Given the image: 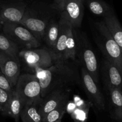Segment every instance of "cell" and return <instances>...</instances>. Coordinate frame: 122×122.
<instances>
[{"label":"cell","mask_w":122,"mask_h":122,"mask_svg":"<svg viewBox=\"0 0 122 122\" xmlns=\"http://www.w3.org/2000/svg\"><path fill=\"white\" fill-rule=\"evenodd\" d=\"M34 74L40 83L42 98L55 90L81 83L77 66L70 61L55 62L48 68L36 70Z\"/></svg>","instance_id":"cell-1"},{"label":"cell","mask_w":122,"mask_h":122,"mask_svg":"<svg viewBox=\"0 0 122 122\" xmlns=\"http://www.w3.org/2000/svg\"><path fill=\"white\" fill-rule=\"evenodd\" d=\"M56 13L53 3L36 2L28 4L20 24L29 29L41 41L43 40L46 28Z\"/></svg>","instance_id":"cell-2"},{"label":"cell","mask_w":122,"mask_h":122,"mask_svg":"<svg viewBox=\"0 0 122 122\" xmlns=\"http://www.w3.org/2000/svg\"><path fill=\"white\" fill-rule=\"evenodd\" d=\"M76 62L81 65L98 84L99 80V65L87 37L83 32L76 30Z\"/></svg>","instance_id":"cell-3"},{"label":"cell","mask_w":122,"mask_h":122,"mask_svg":"<svg viewBox=\"0 0 122 122\" xmlns=\"http://www.w3.org/2000/svg\"><path fill=\"white\" fill-rule=\"evenodd\" d=\"M97 31V43L105 59L114 64L122 72V51L115 41L104 20L95 23Z\"/></svg>","instance_id":"cell-4"},{"label":"cell","mask_w":122,"mask_h":122,"mask_svg":"<svg viewBox=\"0 0 122 122\" xmlns=\"http://www.w3.org/2000/svg\"><path fill=\"white\" fill-rule=\"evenodd\" d=\"M3 33L19 49H30L39 47L41 43L33 34L22 25L18 23L3 22L1 25Z\"/></svg>","instance_id":"cell-5"},{"label":"cell","mask_w":122,"mask_h":122,"mask_svg":"<svg viewBox=\"0 0 122 122\" xmlns=\"http://www.w3.org/2000/svg\"><path fill=\"white\" fill-rule=\"evenodd\" d=\"M19 58L31 74L36 70L48 68L54 64L51 53L47 48L22 49L19 53Z\"/></svg>","instance_id":"cell-6"},{"label":"cell","mask_w":122,"mask_h":122,"mask_svg":"<svg viewBox=\"0 0 122 122\" xmlns=\"http://www.w3.org/2000/svg\"><path fill=\"white\" fill-rule=\"evenodd\" d=\"M53 4L61 18L70 22L74 28L80 26L84 16L83 0H53Z\"/></svg>","instance_id":"cell-7"},{"label":"cell","mask_w":122,"mask_h":122,"mask_svg":"<svg viewBox=\"0 0 122 122\" xmlns=\"http://www.w3.org/2000/svg\"><path fill=\"white\" fill-rule=\"evenodd\" d=\"M15 89L23 105L42 98L40 83L34 74L25 73L20 75Z\"/></svg>","instance_id":"cell-8"},{"label":"cell","mask_w":122,"mask_h":122,"mask_svg":"<svg viewBox=\"0 0 122 122\" xmlns=\"http://www.w3.org/2000/svg\"><path fill=\"white\" fill-rule=\"evenodd\" d=\"M80 76L81 83L91 104L99 111L105 110V98L98 84L83 68H81Z\"/></svg>","instance_id":"cell-9"},{"label":"cell","mask_w":122,"mask_h":122,"mask_svg":"<svg viewBox=\"0 0 122 122\" xmlns=\"http://www.w3.org/2000/svg\"><path fill=\"white\" fill-rule=\"evenodd\" d=\"M27 5L26 1H0V22L20 23Z\"/></svg>","instance_id":"cell-10"},{"label":"cell","mask_w":122,"mask_h":122,"mask_svg":"<svg viewBox=\"0 0 122 122\" xmlns=\"http://www.w3.org/2000/svg\"><path fill=\"white\" fill-rule=\"evenodd\" d=\"M21 62L19 57H13L0 51V70L7 78L13 89L20 75Z\"/></svg>","instance_id":"cell-11"},{"label":"cell","mask_w":122,"mask_h":122,"mask_svg":"<svg viewBox=\"0 0 122 122\" xmlns=\"http://www.w3.org/2000/svg\"><path fill=\"white\" fill-rule=\"evenodd\" d=\"M72 25L62 18L59 19V32L53 49L50 51L54 63L65 62V53L69 30Z\"/></svg>","instance_id":"cell-12"},{"label":"cell","mask_w":122,"mask_h":122,"mask_svg":"<svg viewBox=\"0 0 122 122\" xmlns=\"http://www.w3.org/2000/svg\"><path fill=\"white\" fill-rule=\"evenodd\" d=\"M104 81L108 88H122V72L112 63L104 59L102 66Z\"/></svg>","instance_id":"cell-13"},{"label":"cell","mask_w":122,"mask_h":122,"mask_svg":"<svg viewBox=\"0 0 122 122\" xmlns=\"http://www.w3.org/2000/svg\"><path fill=\"white\" fill-rule=\"evenodd\" d=\"M69 92L66 88L59 89L51 92V93L43 98L40 105V112L42 117L56 108L62 102L68 98Z\"/></svg>","instance_id":"cell-14"},{"label":"cell","mask_w":122,"mask_h":122,"mask_svg":"<svg viewBox=\"0 0 122 122\" xmlns=\"http://www.w3.org/2000/svg\"><path fill=\"white\" fill-rule=\"evenodd\" d=\"M42 101L43 98L23 105L20 113L22 122H43V117L40 112Z\"/></svg>","instance_id":"cell-15"},{"label":"cell","mask_w":122,"mask_h":122,"mask_svg":"<svg viewBox=\"0 0 122 122\" xmlns=\"http://www.w3.org/2000/svg\"><path fill=\"white\" fill-rule=\"evenodd\" d=\"M111 107V116L113 119L120 122L122 120V91L116 87L108 88Z\"/></svg>","instance_id":"cell-16"},{"label":"cell","mask_w":122,"mask_h":122,"mask_svg":"<svg viewBox=\"0 0 122 122\" xmlns=\"http://www.w3.org/2000/svg\"><path fill=\"white\" fill-rule=\"evenodd\" d=\"M23 106V103L18 93L14 88L11 92L10 100L3 114L13 118L15 120V122H19Z\"/></svg>","instance_id":"cell-17"},{"label":"cell","mask_w":122,"mask_h":122,"mask_svg":"<svg viewBox=\"0 0 122 122\" xmlns=\"http://www.w3.org/2000/svg\"><path fill=\"white\" fill-rule=\"evenodd\" d=\"M104 22L115 41L119 46L122 51V26L114 11L104 17Z\"/></svg>","instance_id":"cell-18"},{"label":"cell","mask_w":122,"mask_h":122,"mask_svg":"<svg viewBox=\"0 0 122 122\" xmlns=\"http://www.w3.org/2000/svg\"><path fill=\"white\" fill-rule=\"evenodd\" d=\"M59 32V20L54 17L50 20L46 28L43 36V40L44 41L47 45V49L50 51L53 49Z\"/></svg>","instance_id":"cell-19"},{"label":"cell","mask_w":122,"mask_h":122,"mask_svg":"<svg viewBox=\"0 0 122 122\" xmlns=\"http://www.w3.org/2000/svg\"><path fill=\"white\" fill-rule=\"evenodd\" d=\"M86 4L93 15L104 17L112 12V8L102 0H86Z\"/></svg>","instance_id":"cell-20"},{"label":"cell","mask_w":122,"mask_h":122,"mask_svg":"<svg viewBox=\"0 0 122 122\" xmlns=\"http://www.w3.org/2000/svg\"><path fill=\"white\" fill-rule=\"evenodd\" d=\"M76 28L71 26L69 30L67 41L66 44V50L65 53V61L71 60L73 62H76Z\"/></svg>","instance_id":"cell-21"},{"label":"cell","mask_w":122,"mask_h":122,"mask_svg":"<svg viewBox=\"0 0 122 122\" xmlns=\"http://www.w3.org/2000/svg\"><path fill=\"white\" fill-rule=\"evenodd\" d=\"M20 50L19 47L1 31L0 28V51L13 57H19Z\"/></svg>","instance_id":"cell-22"},{"label":"cell","mask_w":122,"mask_h":122,"mask_svg":"<svg viewBox=\"0 0 122 122\" xmlns=\"http://www.w3.org/2000/svg\"><path fill=\"white\" fill-rule=\"evenodd\" d=\"M68 100V98L64 99L56 108L44 116L43 117V122H55L62 120L63 116L67 110Z\"/></svg>","instance_id":"cell-23"},{"label":"cell","mask_w":122,"mask_h":122,"mask_svg":"<svg viewBox=\"0 0 122 122\" xmlns=\"http://www.w3.org/2000/svg\"><path fill=\"white\" fill-rule=\"evenodd\" d=\"M11 92L0 88V112L2 114L4 112L7 106Z\"/></svg>","instance_id":"cell-24"},{"label":"cell","mask_w":122,"mask_h":122,"mask_svg":"<svg viewBox=\"0 0 122 122\" xmlns=\"http://www.w3.org/2000/svg\"><path fill=\"white\" fill-rule=\"evenodd\" d=\"M0 88L4 89L8 92H11L13 89L11 87L7 78H6V77L4 76V74L1 70H0Z\"/></svg>","instance_id":"cell-25"},{"label":"cell","mask_w":122,"mask_h":122,"mask_svg":"<svg viewBox=\"0 0 122 122\" xmlns=\"http://www.w3.org/2000/svg\"><path fill=\"white\" fill-rule=\"evenodd\" d=\"M26 1V0H0V1Z\"/></svg>","instance_id":"cell-26"},{"label":"cell","mask_w":122,"mask_h":122,"mask_svg":"<svg viewBox=\"0 0 122 122\" xmlns=\"http://www.w3.org/2000/svg\"><path fill=\"white\" fill-rule=\"evenodd\" d=\"M62 122V120H59L56 121V122Z\"/></svg>","instance_id":"cell-27"},{"label":"cell","mask_w":122,"mask_h":122,"mask_svg":"<svg viewBox=\"0 0 122 122\" xmlns=\"http://www.w3.org/2000/svg\"><path fill=\"white\" fill-rule=\"evenodd\" d=\"M1 25H2V23L0 22V28H1Z\"/></svg>","instance_id":"cell-28"},{"label":"cell","mask_w":122,"mask_h":122,"mask_svg":"<svg viewBox=\"0 0 122 122\" xmlns=\"http://www.w3.org/2000/svg\"><path fill=\"white\" fill-rule=\"evenodd\" d=\"M120 122H122V120H121V121H120Z\"/></svg>","instance_id":"cell-29"}]
</instances>
